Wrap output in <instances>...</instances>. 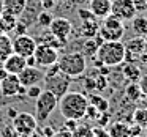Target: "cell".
I'll list each match as a JSON object with an SVG mask.
<instances>
[{
  "instance_id": "obj_5",
  "label": "cell",
  "mask_w": 147,
  "mask_h": 137,
  "mask_svg": "<svg viewBox=\"0 0 147 137\" xmlns=\"http://www.w3.org/2000/svg\"><path fill=\"white\" fill-rule=\"evenodd\" d=\"M125 35V24L114 14L103 17V22L98 29V36L103 41H120Z\"/></svg>"
},
{
  "instance_id": "obj_7",
  "label": "cell",
  "mask_w": 147,
  "mask_h": 137,
  "mask_svg": "<svg viewBox=\"0 0 147 137\" xmlns=\"http://www.w3.org/2000/svg\"><path fill=\"white\" fill-rule=\"evenodd\" d=\"M11 124L18 132V136L29 137L36 131L38 121H36L35 115L30 114V112H18V115L11 120Z\"/></svg>"
},
{
  "instance_id": "obj_3",
  "label": "cell",
  "mask_w": 147,
  "mask_h": 137,
  "mask_svg": "<svg viewBox=\"0 0 147 137\" xmlns=\"http://www.w3.org/2000/svg\"><path fill=\"white\" fill-rule=\"evenodd\" d=\"M57 66L63 74L68 77H79L82 73L87 70V58L82 52L74 51V52H67L62 54L57 60Z\"/></svg>"
},
{
  "instance_id": "obj_8",
  "label": "cell",
  "mask_w": 147,
  "mask_h": 137,
  "mask_svg": "<svg viewBox=\"0 0 147 137\" xmlns=\"http://www.w3.org/2000/svg\"><path fill=\"white\" fill-rule=\"evenodd\" d=\"M60 57L59 51L52 46L48 44H38L35 49V54H33V58H35V63L38 68H43V70H48V68L57 65V60Z\"/></svg>"
},
{
  "instance_id": "obj_42",
  "label": "cell",
  "mask_w": 147,
  "mask_h": 137,
  "mask_svg": "<svg viewBox=\"0 0 147 137\" xmlns=\"http://www.w3.org/2000/svg\"><path fill=\"white\" fill-rule=\"evenodd\" d=\"M0 33H2V32H0Z\"/></svg>"
},
{
  "instance_id": "obj_33",
  "label": "cell",
  "mask_w": 147,
  "mask_h": 137,
  "mask_svg": "<svg viewBox=\"0 0 147 137\" xmlns=\"http://www.w3.org/2000/svg\"><path fill=\"white\" fill-rule=\"evenodd\" d=\"M78 14H79V19L81 21H87V19H93V14L90 13V10L87 8V10H78Z\"/></svg>"
},
{
  "instance_id": "obj_35",
  "label": "cell",
  "mask_w": 147,
  "mask_h": 137,
  "mask_svg": "<svg viewBox=\"0 0 147 137\" xmlns=\"http://www.w3.org/2000/svg\"><path fill=\"white\" fill-rule=\"evenodd\" d=\"M51 137H73V136H71V131H68L63 128V129H60V131H55Z\"/></svg>"
},
{
  "instance_id": "obj_4",
  "label": "cell",
  "mask_w": 147,
  "mask_h": 137,
  "mask_svg": "<svg viewBox=\"0 0 147 137\" xmlns=\"http://www.w3.org/2000/svg\"><path fill=\"white\" fill-rule=\"evenodd\" d=\"M45 90H49L51 93H54L59 99L70 90L71 77H68L67 74H63L59 70L57 65L45 70Z\"/></svg>"
},
{
  "instance_id": "obj_6",
  "label": "cell",
  "mask_w": 147,
  "mask_h": 137,
  "mask_svg": "<svg viewBox=\"0 0 147 137\" xmlns=\"http://www.w3.org/2000/svg\"><path fill=\"white\" fill-rule=\"evenodd\" d=\"M59 106V98L51 93L49 90H45L40 93V96L35 99V118L38 123H45L49 120V117L52 115V112L57 109Z\"/></svg>"
},
{
  "instance_id": "obj_17",
  "label": "cell",
  "mask_w": 147,
  "mask_h": 137,
  "mask_svg": "<svg viewBox=\"0 0 147 137\" xmlns=\"http://www.w3.org/2000/svg\"><path fill=\"white\" fill-rule=\"evenodd\" d=\"M0 2H2L5 13H10L16 17H19L24 13L27 5V0H0Z\"/></svg>"
},
{
  "instance_id": "obj_23",
  "label": "cell",
  "mask_w": 147,
  "mask_h": 137,
  "mask_svg": "<svg viewBox=\"0 0 147 137\" xmlns=\"http://www.w3.org/2000/svg\"><path fill=\"white\" fill-rule=\"evenodd\" d=\"M89 104L93 106V107L96 109V110L100 112V114H103V112H108L109 109V101L106 98H103L101 95H93L89 98Z\"/></svg>"
},
{
  "instance_id": "obj_26",
  "label": "cell",
  "mask_w": 147,
  "mask_h": 137,
  "mask_svg": "<svg viewBox=\"0 0 147 137\" xmlns=\"http://www.w3.org/2000/svg\"><path fill=\"white\" fill-rule=\"evenodd\" d=\"M52 19H54V16H52L48 10H45V11L41 10L38 14H36V17H35L36 24H38L40 27H48V29H49V25H51Z\"/></svg>"
},
{
  "instance_id": "obj_10",
  "label": "cell",
  "mask_w": 147,
  "mask_h": 137,
  "mask_svg": "<svg viewBox=\"0 0 147 137\" xmlns=\"http://www.w3.org/2000/svg\"><path fill=\"white\" fill-rule=\"evenodd\" d=\"M49 32H51L52 36H55L59 41L67 44L68 36L73 33V22H71L70 19H67V17H63V16L54 17L51 25H49Z\"/></svg>"
},
{
  "instance_id": "obj_20",
  "label": "cell",
  "mask_w": 147,
  "mask_h": 137,
  "mask_svg": "<svg viewBox=\"0 0 147 137\" xmlns=\"http://www.w3.org/2000/svg\"><path fill=\"white\" fill-rule=\"evenodd\" d=\"M109 137H130V126L123 121H114L106 128Z\"/></svg>"
},
{
  "instance_id": "obj_16",
  "label": "cell",
  "mask_w": 147,
  "mask_h": 137,
  "mask_svg": "<svg viewBox=\"0 0 147 137\" xmlns=\"http://www.w3.org/2000/svg\"><path fill=\"white\" fill-rule=\"evenodd\" d=\"M123 46H125L127 55H136V57H139L146 51V41H144L142 36H133L127 43H123Z\"/></svg>"
},
{
  "instance_id": "obj_2",
  "label": "cell",
  "mask_w": 147,
  "mask_h": 137,
  "mask_svg": "<svg viewBox=\"0 0 147 137\" xmlns=\"http://www.w3.org/2000/svg\"><path fill=\"white\" fill-rule=\"evenodd\" d=\"M95 55L100 65L106 68L119 66L127 60V52L122 41H103Z\"/></svg>"
},
{
  "instance_id": "obj_14",
  "label": "cell",
  "mask_w": 147,
  "mask_h": 137,
  "mask_svg": "<svg viewBox=\"0 0 147 137\" xmlns=\"http://www.w3.org/2000/svg\"><path fill=\"white\" fill-rule=\"evenodd\" d=\"M26 66H27V60L24 57H21V55L14 54V52L10 55V57L5 58V61L2 63V68L7 71V74H16V76Z\"/></svg>"
},
{
  "instance_id": "obj_30",
  "label": "cell",
  "mask_w": 147,
  "mask_h": 137,
  "mask_svg": "<svg viewBox=\"0 0 147 137\" xmlns=\"http://www.w3.org/2000/svg\"><path fill=\"white\" fill-rule=\"evenodd\" d=\"M0 136H2V137H19V136H18V132L14 131L13 124L5 126L3 129H2V132H0Z\"/></svg>"
},
{
  "instance_id": "obj_18",
  "label": "cell",
  "mask_w": 147,
  "mask_h": 137,
  "mask_svg": "<svg viewBox=\"0 0 147 137\" xmlns=\"http://www.w3.org/2000/svg\"><path fill=\"white\" fill-rule=\"evenodd\" d=\"M13 54V38L8 33H0V65Z\"/></svg>"
},
{
  "instance_id": "obj_39",
  "label": "cell",
  "mask_w": 147,
  "mask_h": 137,
  "mask_svg": "<svg viewBox=\"0 0 147 137\" xmlns=\"http://www.w3.org/2000/svg\"><path fill=\"white\" fill-rule=\"evenodd\" d=\"M144 41H146V47H147V35L144 36Z\"/></svg>"
},
{
  "instance_id": "obj_13",
  "label": "cell",
  "mask_w": 147,
  "mask_h": 137,
  "mask_svg": "<svg viewBox=\"0 0 147 137\" xmlns=\"http://www.w3.org/2000/svg\"><path fill=\"white\" fill-rule=\"evenodd\" d=\"M0 93L3 96H16L19 93H24V88L19 82V77L16 74H7L0 80Z\"/></svg>"
},
{
  "instance_id": "obj_11",
  "label": "cell",
  "mask_w": 147,
  "mask_h": 137,
  "mask_svg": "<svg viewBox=\"0 0 147 137\" xmlns=\"http://www.w3.org/2000/svg\"><path fill=\"white\" fill-rule=\"evenodd\" d=\"M136 7L133 0H112L111 14L117 16L122 21H131L136 16Z\"/></svg>"
},
{
  "instance_id": "obj_19",
  "label": "cell",
  "mask_w": 147,
  "mask_h": 137,
  "mask_svg": "<svg viewBox=\"0 0 147 137\" xmlns=\"http://www.w3.org/2000/svg\"><path fill=\"white\" fill-rule=\"evenodd\" d=\"M18 19H19V17L3 11L2 16H0V32L8 33V35H10L11 32H14V29H16V25H18Z\"/></svg>"
},
{
  "instance_id": "obj_38",
  "label": "cell",
  "mask_w": 147,
  "mask_h": 137,
  "mask_svg": "<svg viewBox=\"0 0 147 137\" xmlns=\"http://www.w3.org/2000/svg\"><path fill=\"white\" fill-rule=\"evenodd\" d=\"M2 13H3V7H2V2H0V16H2Z\"/></svg>"
},
{
  "instance_id": "obj_25",
  "label": "cell",
  "mask_w": 147,
  "mask_h": 137,
  "mask_svg": "<svg viewBox=\"0 0 147 137\" xmlns=\"http://www.w3.org/2000/svg\"><path fill=\"white\" fill-rule=\"evenodd\" d=\"M133 120L136 124L146 128L147 126V107H138L133 112Z\"/></svg>"
},
{
  "instance_id": "obj_34",
  "label": "cell",
  "mask_w": 147,
  "mask_h": 137,
  "mask_svg": "<svg viewBox=\"0 0 147 137\" xmlns=\"http://www.w3.org/2000/svg\"><path fill=\"white\" fill-rule=\"evenodd\" d=\"M136 136H142V126H139V124L130 126V137H136Z\"/></svg>"
},
{
  "instance_id": "obj_37",
  "label": "cell",
  "mask_w": 147,
  "mask_h": 137,
  "mask_svg": "<svg viewBox=\"0 0 147 137\" xmlns=\"http://www.w3.org/2000/svg\"><path fill=\"white\" fill-rule=\"evenodd\" d=\"M105 85H106V79H105V77H100L98 82H95V88H98V90H103V88H105Z\"/></svg>"
},
{
  "instance_id": "obj_12",
  "label": "cell",
  "mask_w": 147,
  "mask_h": 137,
  "mask_svg": "<svg viewBox=\"0 0 147 137\" xmlns=\"http://www.w3.org/2000/svg\"><path fill=\"white\" fill-rule=\"evenodd\" d=\"M18 77H19L22 88H27L32 85H40L45 80V71L38 66H26L18 74Z\"/></svg>"
},
{
  "instance_id": "obj_29",
  "label": "cell",
  "mask_w": 147,
  "mask_h": 137,
  "mask_svg": "<svg viewBox=\"0 0 147 137\" xmlns=\"http://www.w3.org/2000/svg\"><path fill=\"white\" fill-rule=\"evenodd\" d=\"M24 90H26V95L32 99H36L40 96V93L43 92V88L40 85H32V87H27V88H24Z\"/></svg>"
},
{
  "instance_id": "obj_9",
  "label": "cell",
  "mask_w": 147,
  "mask_h": 137,
  "mask_svg": "<svg viewBox=\"0 0 147 137\" xmlns=\"http://www.w3.org/2000/svg\"><path fill=\"white\" fill-rule=\"evenodd\" d=\"M36 46H38L36 38L27 35V33H24V35H16V38L13 39V52L18 55H21V57H24V58L32 57V55L35 54Z\"/></svg>"
},
{
  "instance_id": "obj_32",
  "label": "cell",
  "mask_w": 147,
  "mask_h": 137,
  "mask_svg": "<svg viewBox=\"0 0 147 137\" xmlns=\"http://www.w3.org/2000/svg\"><path fill=\"white\" fill-rule=\"evenodd\" d=\"M138 85H139V88H141L142 96H147V74L146 76H141V79L138 80Z\"/></svg>"
},
{
  "instance_id": "obj_24",
  "label": "cell",
  "mask_w": 147,
  "mask_h": 137,
  "mask_svg": "<svg viewBox=\"0 0 147 137\" xmlns=\"http://www.w3.org/2000/svg\"><path fill=\"white\" fill-rule=\"evenodd\" d=\"M125 96H127L130 101H138V99L142 96V93H141V88L139 85H138V82H130L127 85V88H125Z\"/></svg>"
},
{
  "instance_id": "obj_27",
  "label": "cell",
  "mask_w": 147,
  "mask_h": 137,
  "mask_svg": "<svg viewBox=\"0 0 147 137\" xmlns=\"http://www.w3.org/2000/svg\"><path fill=\"white\" fill-rule=\"evenodd\" d=\"M73 137H93V131L89 124H78L73 131H71Z\"/></svg>"
},
{
  "instance_id": "obj_21",
  "label": "cell",
  "mask_w": 147,
  "mask_h": 137,
  "mask_svg": "<svg viewBox=\"0 0 147 137\" xmlns=\"http://www.w3.org/2000/svg\"><path fill=\"white\" fill-rule=\"evenodd\" d=\"M131 30H133L134 36H146L147 35V17L139 14V16H134L131 19Z\"/></svg>"
},
{
  "instance_id": "obj_31",
  "label": "cell",
  "mask_w": 147,
  "mask_h": 137,
  "mask_svg": "<svg viewBox=\"0 0 147 137\" xmlns=\"http://www.w3.org/2000/svg\"><path fill=\"white\" fill-rule=\"evenodd\" d=\"M92 131H93V137H109L106 128H103V126H95V128H92Z\"/></svg>"
},
{
  "instance_id": "obj_22",
  "label": "cell",
  "mask_w": 147,
  "mask_h": 137,
  "mask_svg": "<svg viewBox=\"0 0 147 137\" xmlns=\"http://www.w3.org/2000/svg\"><path fill=\"white\" fill-rule=\"evenodd\" d=\"M122 74H123V77L127 80H130V82H138V80L141 79V68L138 66V65H133V63H127L123 66V70H122Z\"/></svg>"
},
{
  "instance_id": "obj_41",
  "label": "cell",
  "mask_w": 147,
  "mask_h": 137,
  "mask_svg": "<svg viewBox=\"0 0 147 137\" xmlns=\"http://www.w3.org/2000/svg\"><path fill=\"white\" fill-rule=\"evenodd\" d=\"M136 137H142V136H136Z\"/></svg>"
},
{
  "instance_id": "obj_1",
  "label": "cell",
  "mask_w": 147,
  "mask_h": 137,
  "mask_svg": "<svg viewBox=\"0 0 147 137\" xmlns=\"http://www.w3.org/2000/svg\"><path fill=\"white\" fill-rule=\"evenodd\" d=\"M87 107H89V98L81 92L68 90L59 99V110L65 120H82L86 117Z\"/></svg>"
},
{
  "instance_id": "obj_15",
  "label": "cell",
  "mask_w": 147,
  "mask_h": 137,
  "mask_svg": "<svg viewBox=\"0 0 147 137\" xmlns=\"http://www.w3.org/2000/svg\"><path fill=\"white\" fill-rule=\"evenodd\" d=\"M112 0H89V10L96 19H103L111 14Z\"/></svg>"
},
{
  "instance_id": "obj_40",
  "label": "cell",
  "mask_w": 147,
  "mask_h": 137,
  "mask_svg": "<svg viewBox=\"0 0 147 137\" xmlns=\"http://www.w3.org/2000/svg\"><path fill=\"white\" fill-rule=\"evenodd\" d=\"M146 137H147V126H146Z\"/></svg>"
},
{
  "instance_id": "obj_36",
  "label": "cell",
  "mask_w": 147,
  "mask_h": 137,
  "mask_svg": "<svg viewBox=\"0 0 147 137\" xmlns=\"http://www.w3.org/2000/svg\"><path fill=\"white\" fill-rule=\"evenodd\" d=\"M76 126H78L76 120H67V123H65V129H68V131H73Z\"/></svg>"
},
{
  "instance_id": "obj_28",
  "label": "cell",
  "mask_w": 147,
  "mask_h": 137,
  "mask_svg": "<svg viewBox=\"0 0 147 137\" xmlns=\"http://www.w3.org/2000/svg\"><path fill=\"white\" fill-rule=\"evenodd\" d=\"M100 44L101 43H95L93 41V38H87L86 43H84V51H81L84 55H95L96 51H98Z\"/></svg>"
}]
</instances>
